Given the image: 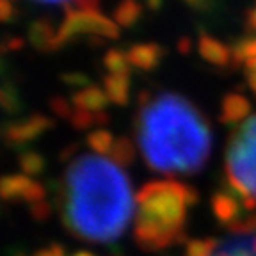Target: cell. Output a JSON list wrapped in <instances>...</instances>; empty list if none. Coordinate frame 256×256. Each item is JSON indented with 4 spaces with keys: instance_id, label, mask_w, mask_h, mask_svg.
Listing matches in <instances>:
<instances>
[{
    "instance_id": "obj_1",
    "label": "cell",
    "mask_w": 256,
    "mask_h": 256,
    "mask_svg": "<svg viewBox=\"0 0 256 256\" xmlns=\"http://www.w3.org/2000/svg\"><path fill=\"white\" fill-rule=\"evenodd\" d=\"M56 198L66 230L91 244L120 238L134 212L130 180L120 166L100 155L73 158Z\"/></svg>"
},
{
    "instance_id": "obj_2",
    "label": "cell",
    "mask_w": 256,
    "mask_h": 256,
    "mask_svg": "<svg viewBox=\"0 0 256 256\" xmlns=\"http://www.w3.org/2000/svg\"><path fill=\"white\" fill-rule=\"evenodd\" d=\"M137 142L146 164L166 174H194L210 158L212 134L203 114L176 92L139 94Z\"/></svg>"
},
{
    "instance_id": "obj_3",
    "label": "cell",
    "mask_w": 256,
    "mask_h": 256,
    "mask_svg": "<svg viewBox=\"0 0 256 256\" xmlns=\"http://www.w3.org/2000/svg\"><path fill=\"white\" fill-rule=\"evenodd\" d=\"M200 194L176 180L148 182L136 194L134 238L144 251H162L185 240L188 208Z\"/></svg>"
},
{
    "instance_id": "obj_4",
    "label": "cell",
    "mask_w": 256,
    "mask_h": 256,
    "mask_svg": "<svg viewBox=\"0 0 256 256\" xmlns=\"http://www.w3.org/2000/svg\"><path fill=\"white\" fill-rule=\"evenodd\" d=\"M226 178L235 190L256 200V114L246 120L230 137Z\"/></svg>"
},
{
    "instance_id": "obj_5",
    "label": "cell",
    "mask_w": 256,
    "mask_h": 256,
    "mask_svg": "<svg viewBox=\"0 0 256 256\" xmlns=\"http://www.w3.org/2000/svg\"><path fill=\"white\" fill-rule=\"evenodd\" d=\"M64 11H66V18L60 24V27L57 28L56 50L80 36L104 38V40H116L120 36L118 24L108 20L107 16H104L100 11H94V12L70 11L68 2L64 6Z\"/></svg>"
},
{
    "instance_id": "obj_6",
    "label": "cell",
    "mask_w": 256,
    "mask_h": 256,
    "mask_svg": "<svg viewBox=\"0 0 256 256\" xmlns=\"http://www.w3.org/2000/svg\"><path fill=\"white\" fill-rule=\"evenodd\" d=\"M0 200L38 203L44 200V187L25 174H8L0 178Z\"/></svg>"
},
{
    "instance_id": "obj_7",
    "label": "cell",
    "mask_w": 256,
    "mask_h": 256,
    "mask_svg": "<svg viewBox=\"0 0 256 256\" xmlns=\"http://www.w3.org/2000/svg\"><path fill=\"white\" fill-rule=\"evenodd\" d=\"M54 126V120H50L44 114H32L25 120L14 121L8 124L4 130V137L11 146H24L25 142H30L43 132Z\"/></svg>"
},
{
    "instance_id": "obj_8",
    "label": "cell",
    "mask_w": 256,
    "mask_h": 256,
    "mask_svg": "<svg viewBox=\"0 0 256 256\" xmlns=\"http://www.w3.org/2000/svg\"><path fill=\"white\" fill-rule=\"evenodd\" d=\"M198 52L203 57L206 62L219 66V68H226L233 62L232 56V46L224 44L222 41H219L217 38L210 36L206 32H203L198 40Z\"/></svg>"
},
{
    "instance_id": "obj_9",
    "label": "cell",
    "mask_w": 256,
    "mask_h": 256,
    "mask_svg": "<svg viewBox=\"0 0 256 256\" xmlns=\"http://www.w3.org/2000/svg\"><path fill=\"white\" fill-rule=\"evenodd\" d=\"M251 114V102L240 92H230L220 102L219 121L222 124H236L249 120Z\"/></svg>"
},
{
    "instance_id": "obj_10",
    "label": "cell",
    "mask_w": 256,
    "mask_h": 256,
    "mask_svg": "<svg viewBox=\"0 0 256 256\" xmlns=\"http://www.w3.org/2000/svg\"><path fill=\"white\" fill-rule=\"evenodd\" d=\"M126 56L134 68L142 70V72H153L162 62L166 50L158 43H139L130 46Z\"/></svg>"
},
{
    "instance_id": "obj_11",
    "label": "cell",
    "mask_w": 256,
    "mask_h": 256,
    "mask_svg": "<svg viewBox=\"0 0 256 256\" xmlns=\"http://www.w3.org/2000/svg\"><path fill=\"white\" fill-rule=\"evenodd\" d=\"M72 104L75 108L80 110L91 112V114H100L105 112V107L108 105V98L105 94V91L98 86H89L76 91L72 96Z\"/></svg>"
},
{
    "instance_id": "obj_12",
    "label": "cell",
    "mask_w": 256,
    "mask_h": 256,
    "mask_svg": "<svg viewBox=\"0 0 256 256\" xmlns=\"http://www.w3.org/2000/svg\"><path fill=\"white\" fill-rule=\"evenodd\" d=\"M27 36H28V43L36 48V50H40V52H52V50H56L57 30L44 18L32 22L30 27H28Z\"/></svg>"
},
{
    "instance_id": "obj_13",
    "label": "cell",
    "mask_w": 256,
    "mask_h": 256,
    "mask_svg": "<svg viewBox=\"0 0 256 256\" xmlns=\"http://www.w3.org/2000/svg\"><path fill=\"white\" fill-rule=\"evenodd\" d=\"M214 256H256V235H242L224 240L217 246Z\"/></svg>"
},
{
    "instance_id": "obj_14",
    "label": "cell",
    "mask_w": 256,
    "mask_h": 256,
    "mask_svg": "<svg viewBox=\"0 0 256 256\" xmlns=\"http://www.w3.org/2000/svg\"><path fill=\"white\" fill-rule=\"evenodd\" d=\"M104 91L110 104L124 107L130 100V76L107 75L104 78Z\"/></svg>"
},
{
    "instance_id": "obj_15",
    "label": "cell",
    "mask_w": 256,
    "mask_h": 256,
    "mask_svg": "<svg viewBox=\"0 0 256 256\" xmlns=\"http://www.w3.org/2000/svg\"><path fill=\"white\" fill-rule=\"evenodd\" d=\"M142 16V4L134 0H124L114 9V20L120 27H134Z\"/></svg>"
},
{
    "instance_id": "obj_16",
    "label": "cell",
    "mask_w": 256,
    "mask_h": 256,
    "mask_svg": "<svg viewBox=\"0 0 256 256\" xmlns=\"http://www.w3.org/2000/svg\"><path fill=\"white\" fill-rule=\"evenodd\" d=\"M104 66L108 72V75H118V76H130V68H132L126 54L121 52V50H116V48H112V50H108L105 54Z\"/></svg>"
},
{
    "instance_id": "obj_17",
    "label": "cell",
    "mask_w": 256,
    "mask_h": 256,
    "mask_svg": "<svg viewBox=\"0 0 256 256\" xmlns=\"http://www.w3.org/2000/svg\"><path fill=\"white\" fill-rule=\"evenodd\" d=\"M108 156H110L112 162L116 166H120V168H126V166L134 164V160H136L134 142L128 139V137H118Z\"/></svg>"
},
{
    "instance_id": "obj_18",
    "label": "cell",
    "mask_w": 256,
    "mask_h": 256,
    "mask_svg": "<svg viewBox=\"0 0 256 256\" xmlns=\"http://www.w3.org/2000/svg\"><path fill=\"white\" fill-rule=\"evenodd\" d=\"M232 56H233V66L240 68L244 66L248 60L256 59V34L254 36H248L238 40L232 46Z\"/></svg>"
},
{
    "instance_id": "obj_19",
    "label": "cell",
    "mask_w": 256,
    "mask_h": 256,
    "mask_svg": "<svg viewBox=\"0 0 256 256\" xmlns=\"http://www.w3.org/2000/svg\"><path fill=\"white\" fill-rule=\"evenodd\" d=\"M114 142H116L114 136H112L108 130H105V128H96L94 132H91L88 136V144L94 150L96 155H100V156L110 155Z\"/></svg>"
},
{
    "instance_id": "obj_20",
    "label": "cell",
    "mask_w": 256,
    "mask_h": 256,
    "mask_svg": "<svg viewBox=\"0 0 256 256\" xmlns=\"http://www.w3.org/2000/svg\"><path fill=\"white\" fill-rule=\"evenodd\" d=\"M20 168L22 171L25 172L27 176H34L43 172L44 169V158L36 152H24L20 155Z\"/></svg>"
},
{
    "instance_id": "obj_21",
    "label": "cell",
    "mask_w": 256,
    "mask_h": 256,
    "mask_svg": "<svg viewBox=\"0 0 256 256\" xmlns=\"http://www.w3.org/2000/svg\"><path fill=\"white\" fill-rule=\"evenodd\" d=\"M0 108L9 112V114H18L20 112V98H18L16 89L11 84L0 86Z\"/></svg>"
},
{
    "instance_id": "obj_22",
    "label": "cell",
    "mask_w": 256,
    "mask_h": 256,
    "mask_svg": "<svg viewBox=\"0 0 256 256\" xmlns=\"http://www.w3.org/2000/svg\"><path fill=\"white\" fill-rule=\"evenodd\" d=\"M217 240L214 238H194L187 242V256H214L217 249Z\"/></svg>"
},
{
    "instance_id": "obj_23",
    "label": "cell",
    "mask_w": 256,
    "mask_h": 256,
    "mask_svg": "<svg viewBox=\"0 0 256 256\" xmlns=\"http://www.w3.org/2000/svg\"><path fill=\"white\" fill-rule=\"evenodd\" d=\"M50 107H52V110L56 112L57 116L64 118V120H68V121H70V118H72V114H73L72 104H70L68 100L60 98V96H54L52 100H50Z\"/></svg>"
},
{
    "instance_id": "obj_24",
    "label": "cell",
    "mask_w": 256,
    "mask_h": 256,
    "mask_svg": "<svg viewBox=\"0 0 256 256\" xmlns=\"http://www.w3.org/2000/svg\"><path fill=\"white\" fill-rule=\"evenodd\" d=\"M28 212H30L32 219L43 222V220H46L48 217H50L52 208H50V203H48L46 200H41V201H38V203H32L30 208H28Z\"/></svg>"
},
{
    "instance_id": "obj_25",
    "label": "cell",
    "mask_w": 256,
    "mask_h": 256,
    "mask_svg": "<svg viewBox=\"0 0 256 256\" xmlns=\"http://www.w3.org/2000/svg\"><path fill=\"white\" fill-rule=\"evenodd\" d=\"M246 70V80H248V86L252 92L256 94V59H251L244 64Z\"/></svg>"
},
{
    "instance_id": "obj_26",
    "label": "cell",
    "mask_w": 256,
    "mask_h": 256,
    "mask_svg": "<svg viewBox=\"0 0 256 256\" xmlns=\"http://www.w3.org/2000/svg\"><path fill=\"white\" fill-rule=\"evenodd\" d=\"M62 80L66 82V84H72V86H82V89L84 88H89V78L86 75H82V73H66V75H62Z\"/></svg>"
},
{
    "instance_id": "obj_27",
    "label": "cell",
    "mask_w": 256,
    "mask_h": 256,
    "mask_svg": "<svg viewBox=\"0 0 256 256\" xmlns=\"http://www.w3.org/2000/svg\"><path fill=\"white\" fill-rule=\"evenodd\" d=\"M32 256H66V252H64V248L59 244H50L48 248L44 249H40V251H36Z\"/></svg>"
},
{
    "instance_id": "obj_28",
    "label": "cell",
    "mask_w": 256,
    "mask_h": 256,
    "mask_svg": "<svg viewBox=\"0 0 256 256\" xmlns=\"http://www.w3.org/2000/svg\"><path fill=\"white\" fill-rule=\"evenodd\" d=\"M16 14L14 6L11 2H6V0H0V22H9L12 20Z\"/></svg>"
},
{
    "instance_id": "obj_29",
    "label": "cell",
    "mask_w": 256,
    "mask_h": 256,
    "mask_svg": "<svg viewBox=\"0 0 256 256\" xmlns=\"http://www.w3.org/2000/svg\"><path fill=\"white\" fill-rule=\"evenodd\" d=\"M244 27L249 32H254L256 34V4L252 8H249L244 14Z\"/></svg>"
},
{
    "instance_id": "obj_30",
    "label": "cell",
    "mask_w": 256,
    "mask_h": 256,
    "mask_svg": "<svg viewBox=\"0 0 256 256\" xmlns=\"http://www.w3.org/2000/svg\"><path fill=\"white\" fill-rule=\"evenodd\" d=\"M22 46H24V40H20V38H9V40H6L4 43L0 44V50L2 52H6V50H20Z\"/></svg>"
},
{
    "instance_id": "obj_31",
    "label": "cell",
    "mask_w": 256,
    "mask_h": 256,
    "mask_svg": "<svg viewBox=\"0 0 256 256\" xmlns=\"http://www.w3.org/2000/svg\"><path fill=\"white\" fill-rule=\"evenodd\" d=\"M192 50V41L188 40V38H182L180 41H178V52L182 54V56H185V54H190Z\"/></svg>"
},
{
    "instance_id": "obj_32",
    "label": "cell",
    "mask_w": 256,
    "mask_h": 256,
    "mask_svg": "<svg viewBox=\"0 0 256 256\" xmlns=\"http://www.w3.org/2000/svg\"><path fill=\"white\" fill-rule=\"evenodd\" d=\"M76 150V146H68V148L64 150L62 152V155H60V158L62 160H68L70 158V155H73V152Z\"/></svg>"
},
{
    "instance_id": "obj_33",
    "label": "cell",
    "mask_w": 256,
    "mask_h": 256,
    "mask_svg": "<svg viewBox=\"0 0 256 256\" xmlns=\"http://www.w3.org/2000/svg\"><path fill=\"white\" fill-rule=\"evenodd\" d=\"M73 256H94L92 252H88V251H78V252H75Z\"/></svg>"
}]
</instances>
